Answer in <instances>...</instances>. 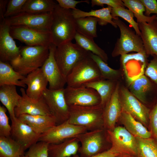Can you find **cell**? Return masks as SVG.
I'll return each mask as SVG.
<instances>
[{
    "instance_id": "cell-28",
    "label": "cell",
    "mask_w": 157,
    "mask_h": 157,
    "mask_svg": "<svg viewBox=\"0 0 157 157\" xmlns=\"http://www.w3.org/2000/svg\"><path fill=\"white\" fill-rule=\"evenodd\" d=\"M25 76L16 71L9 63L0 61V86L12 85L25 88L26 85L21 81Z\"/></svg>"
},
{
    "instance_id": "cell-50",
    "label": "cell",
    "mask_w": 157,
    "mask_h": 157,
    "mask_svg": "<svg viewBox=\"0 0 157 157\" xmlns=\"http://www.w3.org/2000/svg\"><path fill=\"white\" fill-rule=\"evenodd\" d=\"M156 19H157V15H156Z\"/></svg>"
},
{
    "instance_id": "cell-36",
    "label": "cell",
    "mask_w": 157,
    "mask_h": 157,
    "mask_svg": "<svg viewBox=\"0 0 157 157\" xmlns=\"http://www.w3.org/2000/svg\"><path fill=\"white\" fill-rule=\"evenodd\" d=\"M89 55L97 65L103 79L116 81L119 79L120 75L119 70L110 68L100 57L90 52Z\"/></svg>"
},
{
    "instance_id": "cell-27",
    "label": "cell",
    "mask_w": 157,
    "mask_h": 157,
    "mask_svg": "<svg viewBox=\"0 0 157 157\" xmlns=\"http://www.w3.org/2000/svg\"><path fill=\"white\" fill-rule=\"evenodd\" d=\"M116 81L101 79L84 84L83 85L95 90L101 99L100 105L103 108L110 99L116 85Z\"/></svg>"
},
{
    "instance_id": "cell-5",
    "label": "cell",
    "mask_w": 157,
    "mask_h": 157,
    "mask_svg": "<svg viewBox=\"0 0 157 157\" xmlns=\"http://www.w3.org/2000/svg\"><path fill=\"white\" fill-rule=\"evenodd\" d=\"M113 21L119 27L120 32V37L117 39L111 53L113 57L132 51L145 53L140 36L118 17L113 18Z\"/></svg>"
},
{
    "instance_id": "cell-12",
    "label": "cell",
    "mask_w": 157,
    "mask_h": 157,
    "mask_svg": "<svg viewBox=\"0 0 157 157\" xmlns=\"http://www.w3.org/2000/svg\"><path fill=\"white\" fill-rule=\"evenodd\" d=\"M64 89L51 90L47 88L42 94L51 114L56 119V125L67 120L69 117V107L65 99Z\"/></svg>"
},
{
    "instance_id": "cell-40",
    "label": "cell",
    "mask_w": 157,
    "mask_h": 157,
    "mask_svg": "<svg viewBox=\"0 0 157 157\" xmlns=\"http://www.w3.org/2000/svg\"><path fill=\"white\" fill-rule=\"evenodd\" d=\"M27 0H10L8 3L5 18L10 17L22 12V8Z\"/></svg>"
},
{
    "instance_id": "cell-39",
    "label": "cell",
    "mask_w": 157,
    "mask_h": 157,
    "mask_svg": "<svg viewBox=\"0 0 157 157\" xmlns=\"http://www.w3.org/2000/svg\"><path fill=\"white\" fill-rule=\"evenodd\" d=\"M7 110L5 106H0V136L9 137L11 135V127L6 114Z\"/></svg>"
},
{
    "instance_id": "cell-33",
    "label": "cell",
    "mask_w": 157,
    "mask_h": 157,
    "mask_svg": "<svg viewBox=\"0 0 157 157\" xmlns=\"http://www.w3.org/2000/svg\"><path fill=\"white\" fill-rule=\"evenodd\" d=\"M74 39L76 43L85 50L90 51L100 57L107 63L108 57L105 51L94 41L93 39L85 36L76 32Z\"/></svg>"
},
{
    "instance_id": "cell-35",
    "label": "cell",
    "mask_w": 157,
    "mask_h": 157,
    "mask_svg": "<svg viewBox=\"0 0 157 157\" xmlns=\"http://www.w3.org/2000/svg\"><path fill=\"white\" fill-rule=\"evenodd\" d=\"M125 6L132 11L137 19V22H149L156 17V15L147 17L144 15V6L140 0H122Z\"/></svg>"
},
{
    "instance_id": "cell-29",
    "label": "cell",
    "mask_w": 157,
    "mask_h": 157,
    "mask_svg": "<svg viewBox=\"0 0 157 157\" xmlns=\"http://www.w3.org/2000/svg\"><path fill=\"white\" fill-rule=\"evenodd\" d=\"M112 8L109 6L101 9L91 10L88 12H85L78 9L72 10L73 15L75 19L87 17H93L99 19L98 23L101 26L111 24L114 27H117L113 21V18L111 12Z\"/></svg>"
},
{
    "instance_id": "cell-3",
    "label": "cell",
    "mask_w": 157,
    "mask_h": 157,
    "mask_svg": "<svg viewBox=\"0 0 157 157\" xmlns=\"http://www.w3.org/2000/svg\"><path fill=\"white\" fill-rule=\"evenodd\" d=\"M68 120L72 124L85 128L88 131L104 128L103 108L94 106H69Z\"/></svg>"
},
{
    "instance_id": "cell-9",
    "label": "cell",
    "mask_w": 157,
    "mask_h": 157,
    "mask_svg": "<svg viewBox=\"0 0 157 157\" xmlns=\"http://www.w3.org/2000/svg\"><path fill=\"white\" fill-rule=\"evenodd\" d=\"M119 96L122 110L130 114L146 127H148L150 109L124 86H120Z\"/></svg>"
},
{
    "instance_id": "cell-24",
    "label": "cell",
    "mask_w": 157,
    "mask_h": 157,
    "mask_svg": "<svg viewBox=\"0 0 157 157\" xmlns=\"http://www.w3.org/2000/svg\"><path fill=\"white\" fill-rule=\"evenodd\" d=\"M79 143L78 138H74L58 143L49 144V157H70L76 154Z\"/></svg>"
},
{
    "instance_id": "cell-8",
    "label": "cell",
    "mask_w": 157,
    "mask_h": 157,
    "mask_svg": "<svg viewBox=\"0 0 157 157\" xmlns=\"http://www.w3.org/2000/svg\"><path fill=\"white\" fill-rule=\"evenodd\" d=\"M10 32L13 39L24 42L28 46L49 47L52 43L50 31L22 26H10Z\"/></svg>"
},
{
    "instance_id": "cell-16",
    "label": "cell",
    "mask_w": 157,
    "mask_h": 157,
    "mask_svg": "<svg viewBox=\"0 0 157 157\" xmlns=\"http://www.w3.org/2000/svg\"><path fill=\"white\" fill-rule=\"evenodd\" d=\"M56 46L52 43L49 46V54L41 67L49 84V89L58 90L64 88L66 80L58 67L54 57Z\"/></svg>"
},
{
    "instance_id": "cell-49",
    "label": "cell",
    "mask_w": 157,
    "mask_h": 157,
    "mask_svg": "<svg viewBox=\"0 0 157 157\" xmlns=\"http://www.w3.org/2000/svg\"><path fill=\"white\" fill-rule=\"evenodd\" d=\"M21 157H28V156L25 155H23L22 156H21Z\"/></svg>"
},
{
    "instance_id": "cell-42",
    "label": "cell",
    "mask_w": 157,
    "mask_h": 157,
    "mask_svg": "<svg viewBox=\"0 0 157 157\" xmlns=\"http://www.w3.org/2000/svg\"><path fill=\"white\" fill-rule=\"evenodd\" d=\"M152 137L157 138V101L150 110L149 115V126Z\"/></svg>"
},
{
    "instance_id": "cell-2",
    "label": "cell",
    "mask_w": 157,
    "mask_h": 157,
    "mask_svg": "<svg viewBox=\"0 0 157 157\" xmlns=\"http://www.w3.org/2000/svg\"><path fill=\"white\" fill-rule=\"evenodd\" d=\"M49 47L41 46L24 47L20 48L18 58L10 64L16 71L26 76L42 67L49 56Z\"/></svg>"
},
{
    "instance_id": "cell-4",
    "label": "cell",
    "mask_w": 157,
    "mask_h": 157,
    "mask_svg": "<svg viewBox=\"0 0 157 157\" xmlns=\"http://www.w3.org/2000/svg\"><path fill=\"white\" fill-rule=\"evenodd\" d=\"M89 52L72 41L56 47L54 52L55 58L66 80L72 69L80 61L88 56Z\"/></svg>"
},
{
    "instance_id": "cell-22",
    "label": "cell",
    "mask_w": 157,
    "mask_h": 157,
    "mask_svg": "<svg viewBox=\"0 0 157 157\" xmlns=\"http://www.w3.org/2000/svg\"><path fill=\"white\" fill-rule=\"evenodd\" d=\"M17 118L29 126L36 133L41 135L56 125L55 117L52 115H31L23 114Z\"/></svg>"
},
{
    "instance_id": "cell-45",
    "label": "cell",
    "mask_w": 157,
    "mask_h": 157,
    "mask_svg": "<svg viewBox=\"0 0 157 157\" xmlns=\"http://www.w3.org/2000/svg\"><path fill=\"white\" fill-rule=\"evenodd\" d=\"M58 4L62 8L67 9L76 10V5L81 3L89 4L88 0L76 1L74 0H56Z\"/></svg>"
},
{
    "instance_id": "cell-37",
    "label": "cell",
    "mask_w": 157,
    "mask_h": 157,
    "mask_svg": "<svg viewBox=\"0 0 157 157\" xmlns=\"http://www.w3.org/2000/svg\"><path fill=\"white\" fill-rule=\"evenodd\" d=\"M111 13L113 18L120 17L127 22L133 28L136 33L140 36L141 33L138 23L134 20V15L132 11L124 7H119L112 8Z\"/></svg>"
},
{
    "instance_id": "cell-46",
    "label": "cell",
    "mask_w": 157,
    "mask_h": 157,
    "mask_svg": "<svg viewBox=\"0 0 157 157\" xmlns=\"http://www.w3.org/2000/svg\"><path fill=\"white\" fill-rule=\"evenodd\" d=\"M121 154L112 147L108 150L98 154L91 157H116ZM73 157H80L78 155L76 154Z\"/></svg>"
},
{
    "instance_id": "cell-19",
    "label": "cell",
    "mask_w": 157,
    "mask_h": 157,
    "mask_svg": "<svg viewBox=\"0 0 157 157\" xmlns=\"http://www.w3.org/2000/svg\"><path fill=\"white\" fill-rule=\"evenodd\" d=\"M11 121V137L25 150L39 141L40 135L17 118Z\"/></svg>"
},
{
    "instance_id": "cell-43",
    "label": "cell",
    "mask_w": 157,
    "mask_h": 157,
    "mask_svg": "<svg viewBox=\"0 0 157 157\" xmlns=\"http://www.w3.org/2000/svg\"><path fill=\"white\" fill-rule=\"evenodd\" d=\"M91 3L92 7L95 6L103 7L104 4H106L112 8L125 7L124 3L120 0H92Z\"/></svg>"
},
{
    "instance_id": "cell-30",
    "label": "cell",
    "mask_w": 157,
    "mask_h": 157,
    "mask_svg": "<svg viewBox=\"0 0 157 157\" xmlns=\"http://www.w3.org/2000/svg\"><path fill=\"white\" fill-rule=\"evenodd\" d=\"M25 150L11 136H0V157H21Z\"/></svg>"
},
{
    "instance_id": "cell-10",
    "label": "cell",
    "mask_w": 157,
    "mask_h": 157,
    "mask_svg": "<svg viewBox=\"0 0 157 157\" xmlns=\"http://www.w3.org/2000/svg\"><path fill=\"white\" fill-rule=\"evenodd\" d=\"M52 12L42 13L21 12L6 18V21L10 26H22L50 32L52 18Z\"/></svg>"
},
{
    "instance_id": "cell-48",
    "label": "cell",
    "mask_w": 157,
    "mask_h": 157,
    "mask_svg": "<svg viewBox=\"0 0 157 157\" xmlns=\"http://www.w3.org/2000/svg\"><path fill=\"white\" fill-rule=\"evenodd\" d=\"M116 157H134L133 156L125 154H121Z\"/></svg>"
},
{
    "instance_id": "cell-25",
    "label": "cell",
    "mask_w": 157,
    "mask_h": 157,
    "mask_svg": "<svg viewBox=\"0 0 157 157\" xmlns=\"http://www.w3.org/2000/svg\"><path fill=\"white\" fill-rule=\"evenodd\" d=\"M153 83L148 77L143 74L130 83L129 90L142 103L145 104L148 94L154 89L155 83Z\"/></svg>"
},
{
    "instance_id": "cell-15",
    "label": "cell",
    "mask_w": 157,
    "mask_h": 157,
    "mask_svg": "<svg viewBox=\"0 0 157 157\" xmlns=\"http://www.w3.org/2000/svg\"><path fill=\"white\" fill-rule=\"evenodd\" d=\"M10 29L5 18L0 24V61L10 64L18 58L20 48L11 36Z\"/></svg>"
},
{
    "instance_id": "cell-26",
    "label": "cell",
    "mask_w": 157,
    "mask_h": 157,
    "mask_svg": "<svg viewBox=\"0 0 157 157\" xmlns=\"http://www.w3.org/2000/svg\"><path fill=\"white\" fill-rule=\"evenodd\" d=\"M119 120L124 127L135 137L147 139L152 137L151 132L129 113L122 110Z\"/></svg>"
},
{
    "instance_id": "cell-38",
    "label": "cell",
    "mask_w": 157,
    "mask_h": 157,
    "mask_svg": "<svg viewBox=\"0 0 157 157\" xmlns=\"http://www.w3.org/2000/svg\"><path fill=\"white\" fill-rule=\"evenodd\" d=\"M49 144L42 141H38L29 148L24 155L28 157H49Z\"/></svg>"
},
{
    "instance_id": "cell-23",
    "label": "cell",
    "mask_w": 157,
    "mask_h": 157,
    "mask_svg": "<svg viewBox=\"0 0 157 157\" xmlns=\"http://www.w3.org/2000/svg\"><path fill=\"white\" fill-rule=\"evenodd\" d=\"M22 96L17 93L16 86L4 85L0 86V101L7 109L11 120L16 117L15 109L18 105Z\"/></svg>"
},
{
    "instance_id": "cell-13",
    "label": "cell",
    "mask_w": 157,
    "mask_h": 157,
    "mask_svg": "<svg viewBox=\"0 0 157 157\" xmlns=\"http://www.w3.org/2000/svg\"><path fill=\"white\" fill-rule=\"evenodd\" d=\"M87 131L85 128L71 124L67 120L54 126L40 135L38 141L49 144L58 143L68 139L76 138Z\"/></svg>"
},
{
    "instance_id": "cell-31",
    "label": "cell",
    "mask_w": 157,
    "mask_h": 157,
    "mask_svg": "<svg viewBox=\"0 0 157 157\" xmlns=\"http://www.w3.org/2000/svg\"><path fill=\"white\" fill-rule=\"evenodd\" d=\"M98 19L93 17L75 19L76 31L93 39L97 37V26Z\"/></svg>"
},
{
    "instance_id": "cell-32",
    "label": "cell",
    "mask_w": 157,
    "mask_h": 157,
    "mask_svg": "<svg viewBox=\"0 0 157 157\" xmlns=\"http://www.w3.org/2000/svg\"><path fill=\"white\" fill-rule=\"evenodd\" d=\"M52 0H27L22 12L42 13L52 12L57 5Z\"/></svg>"
},
{
    "instance_id": "cell-41",
    "label": "cell",
    "mask_w": 157,
    "mask_h": 157,
    "mask_svg": "<svg viewBox=\"0 0 157 157\" xmlns=\"http://www.w3.org/2000/svg\"><path fill=\"white\" fill-rule=\"evenodd\" d=\"M152 56V58L146 67L144 74L157 85V56Z\"/></svg>"
},
{
    "instance_id": "cell-11",
    "label": "cell",
    "mask_w": 157,
    "mask_h": 157,
    "mask_svg": "<svg viewBox=\"0 0 157 157\" xmlns=\"http://www.w3.org/2000/svg\"><path fill=\"white\" fill-rule=\"evenodd\" d=\"M111 147L121 154L134 157L137 155V144L136 137L124 127H115L112 130H107Z\"/></svg>"
},
{
    "instance_id": "cell-34",
    "label": "cell",
    "mask_w": 157,
    "mask_h": 157,
    "mask_svg": "<svg viewBox=\"0 0 157 157\" xmlns=\"http://www.w3.org/2000/svg\"><path fill=\"white\" fill-rule=\"evenodd\" d=\"M135 137L137 144V157H157V138Z\"/></svg>"
},
{
    "instance_id": "cell-18",
    "label": "cell",
    "mask_w": 157,
    "mask_h": 157,
    "mask_svg": "<svg viewBox=\"0 0 157 157\" xmlns=\"http://www.w3.org/2000/svg\"><path fill=\"white\" fill-rule=\"evenodd\" d=\"M120 85L116 84L112 95L103 108V117L104 128L107 130H112L119 120L122 109L119 96Z\"/></svg>"
},
{
    "instance_id": "cell-1",
    "label": "cell",
    "mask_w": 157,
    "mask_h": 157,
    "mask_svg": "<svg viewBox=\"0 0 157 157\" xmlns=\"http://www.w3.org/2000/svg\"><path fill=\"white\" fill-rule=\"evenodd\" d=\"M52 13L50 32L52 43L57 47L72 41L76 32L72 10L63 8L58 3Z\"/></svg>"
},
{
    "instance_id": "cell-17",
    "label": "cell",
    "mask_w": 157,
    "mask_h": 157,
    "mask_svg": "<svg viewBox=\"0 0 157 157\" xmlns=\"http://www.w3.org/2000/svg\"><path fill=\"white\" fill-rule=\"evenodd\" d=\"M20 91L22 98L18 105L15 109V115L16 117L23 114L52 115L43 97L38 100H35L27 95L24 88H21Z\"/></svg>"
},
{
    "instance_id": "cell-47",
    "label": "cell",
    "mask_w": 157,
    "mask_h": 157,
    "mask_svg": "<svg viewBox=\"0 0 157 157\" xmlns=\"http://www.w3.org/2000/svg\"><path fill=\"white\" fill-rule=\"evenodd\" d=\"M8 1L7 0H0V22L5 20L4 15L6 8V6Z\"/></svg>"
},
{
    "instance_id": "cell-20",
    "label": "cell",
    "mask_w": 157,
    "mask_h": 157,
    "mask_svg": "<svg viewBox=\"0 0 157 157\" xmlns=\"http://www.w3.org/2000/svg\"><path fill=\"white\" fill-rule=\"evenodd\" d=\"M21 81L27 86L26 91L27 95L35 100L42 97L43 93L49 83L41 68L29 73Z\"/></svg>"
},
{
    "instance_id": "cell-21",
    "label": "cell",
    "mask_w": 157,
    "mask_h": 157,
    "mask_svg": "<svg viewBox=\"0 0 157 157\" xmlns=\"http://www.w3.org/2000/svg\"><path fill=\"white\" fill-rule=\"evenodd\" d=\"M144 50L147 56H157V19L138 23Z\"/></svg>"
},
{
    "instance_id": "cell-44",
    "label": "cell",
    "mask_w": 157,
    "mask_h": 157,
    "mask_svg": "<svg viewBox=\"0 0 157 157\" xmlns=\"http://www.w3.org/2000/svg\"><path fill=\"white\" fill-rule=\"evenodd\" d=\"M145 8V15L150 17L152 13L157 15V1L156 0H140Z\"/></svg>"
},
{
    "instance_id": "cell-14",
    "label": "cell",
    "mask_w": 157,
    "mask_h": 157,
    "mask_svg": "<svg viewBox=\"0 0 157 157\" xmlns=\"http://www.w3.org/2000/svg\"><path fill=\"white\" fill-rule=\"evenodd\" d=\"M65 99L69 106H94L100 104L101 99L94 90L82 85L64 88Z\"/></svg>"
},
{
    "instance_id": "cell-6",
    "label": "cell",
    "mask_w": 157,
    "mask_h": 157,
    "mask_svg": "<svg viewBox=\"0 0 157 157\" xmlns=\"http://www.w3.org/2000/svg\"><path fill=\"white\" fill-rule=\"evenodd\" d=\"M101 79L99 68L89 55L72 69L66 78V83L67 86L75 87Z\"/></svg>"
},
{
    "instance_id": "cell-7",
    "label": "cell",
    "mask_w": 157,
    "mask_h": 157,
    "mask_svg": "<svg viewBox=\"0 0 157 157\" xmlns=\"http://www.w3.org/2000/svg\"><path fill=\"white\" fill-rule=\"evenodd\" d=\"M76 138L81 144L78 151L82 157H91L105 151L106 142H110L104 128L87 131Z\"/></svg>"
}]
</instances>
